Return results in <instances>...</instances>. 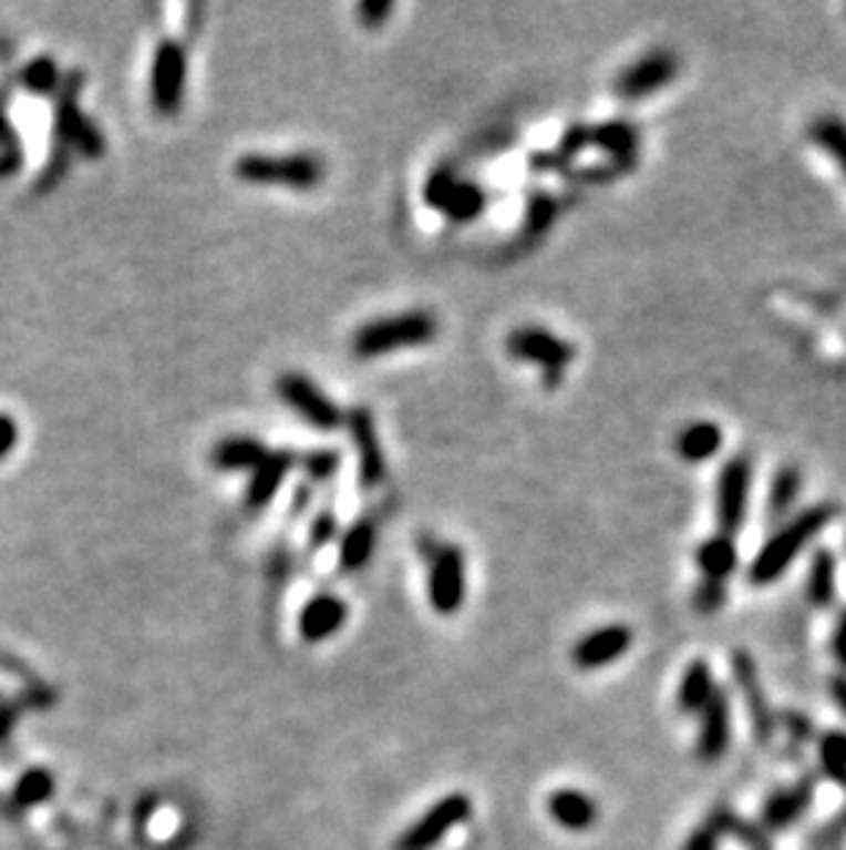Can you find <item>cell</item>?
<instances>
[{
  "mask_svg": "<svg viewBox=\"0 0 846 850\" xmlns=\"http://www.w3.org/2000/svg\"><path fill=\"white\" fill-rule=\"evenodd\" d=\"M836 504H816L799 512V515L794 518V521H788L783 529H777L751 562L747 581H751L753 586H767L781 578L788 570V564L805 551V545L836 518Z\"/></svg>",
  "mask_w": 846,
  "mask_h": 850,
  "instance_id": "cell-1",
  "label": "cell"
},
{
  "mask_svg": "<svg viewBox=\"0 0 846 850\" xmlns=\"http://www.w3.org/2000/svg\"><path fill=\"white\" fill-rule=\"evenodd\" d=\"M437 336V317L432 311H404L365 322L352 336V352L358 358L388 356L404 347H421Z\"/></svg>",
  "mask_w": 846,
  "mask_h": 850,
  "instance_id": "cell-2",
  "label": "cell"
},
{
  "mask_svg": "<svg viewBox=\"0 0 846 850\" xmlns=\"http://www.w3.org/2000/svg\"><path fill=\"white\" fill-rule=\"evenodd\" d=\"M324 160L308 152L297 155H243L234 163V176L248 185H276L291 191H313L324 180Z\"/></svg>",
  "mask_w": 846,
  "mask_h": 850,
  "instance_id": "cell-3",
  "label": "cell"
},
{
  "mask_svg": "<svg viewBox=\"0 0 846 850\" xmlns=\"http://www.w3.org/2000/svg\"><path fill=\"white\" fill-rule=\"evenodd\" d=\"M506 352L517 358V361L536 363L541 369V378H545L547 388H556L561 383L566 367L577 356V350L569 341L550 334L547 328H539V325H519V328H514L506 339Z\"/></svg>",
  "mask_w": 846,
  "mask_h": 850,
  "instance_id": "cell-4",
  "label": "cell"
},
{
  "mask_svg": "<svg viewBox=\"0 0 846 850\" xmlns=\"http://www.w3.org/2000/svg\"><path fill=\"white\" fill-rule=\"evenodd\" d=\"M423 198L432 209L443 213L454 224H467L487 209V193L476 182L456 180L448 165H437L423 185Z\"/></svg>",
  "mask_w": 846,
  "mask_h": 850,
  "instance_id": "cell-5",
  "label": "cell"
},
{
  "mask_svg": "<svg viewBox=\"0 0 846 850\" xmlns=\"http://www.w3.org/2000/svg\"><path fill=\"white\" fill-rule=\"evenodd\" d=\"M276 391L286 408L295 410L308 427L319 432H333L344 427V410L302 372H283L276 380Z\"/></svg>",
  "mask_w": 846,
  "mask_h": 850,
  "instance_id": "cell-6",
  "label": "cell"
},
{
  "mask_svg": "<svg viewBox=\"0 0 846 850\" xmlns=\"http://www.w3.org/2000/svg\"><path fill=\"white\" fill-rule=\"evenodd\" d=\"M473 815V801L465 792H451L426 809L407 831L396 840L393 850H434L456 826L467 823Z\"/></svg>",
  "mask_w": 846,
  "mask_h": 850,
  "instance_id": "cell-7",
  "label": "cell"
},
{
  "mask_svg": "<svg viewBox=\"0 0 846 850\" xmlns=\"http://www.w3.org/2000/svg\"><path fill=\"white\" fill-rule=\"evenodd\" d=\"M187 85V53L174 39H163L154 50L152 72H148V96L159 116H174L185 102Z\"/></svg>",
  "mask_w": 846,
  "mask_h": 850,
  "instance_id": "cell-8",
  "label": "cell"
},
{
  "mask_svg": "<svg viewBox=\"0 0 846 850\" xmlns=\"http://www.w3.org/2000/svg\"><path fill=\"white\" fill-rule=\"evenodd\" d=\"M59 94V111H55V133L64 141L66 150H74L78 155L89 160H100L105 155V139H102L100 127L91 122L89 116L80 113L78 94H80V75L74 72L61 83Z\"/></svg>",
  "mask_w": 846,
  "mask_h": 850,
  "instance_id": "cell-9",
  "label": "cell"
},
{
  "mask_svg": "<svg viewBox=\"0 0 846 850\" xmlns=\"http://www.w3.org/2000/svg\"><path fill=\"white\" fill-rule=\"evenodd\" d=\"M753 465L747 458H734L720 468L718 490H714V515H718V534L734 540L745 523L747 495H751Z\"/></svg>",
  "mask_w": 846,
  "mask_h": 850,
  "instance_id": "cell-10",
  "label": "cell"
},
{
  "mask_svg": "<svg viewBox=\"0 0 846 850\" xmlns=\"http://www.w3.org/2000/svg\"><path fill=\"white\" fill-rule=\"evenodd\" d=\"M429 603L440 617H451L465 603V553L456 545H437L429 556Z\"/></svg>",
  "mask_w": 846,
  "mask_h": 850,
  "instance_id": "cell-11",
  "label": "cell"
},
{
  "mask_svg": "<svg viewBox=\"0 0 846 850\" xmlns=\"http://www.w3.org/2000/svg\"><path fill=\"white\" fill-rule=\"evenodd\" d=\"M731 675H734L736 692L742 696V705H745L747 718H751L753 735L762 746H767L773 740V735L777 733V718L773 705H770L767 694H764L762 677H759L756 660L751 658L747 653L736 649L731 655Z\"/></svg>",
  "mask_w": 846,
  "mask_h": 850,
  "instance_id": "cell-12",
  "label": "cell"
},
{
  "mask_svg": "<svg viewBox=\"0 0 846 850\" xmlns=\"http://www.w3.org/2000/svg\"><path fill=\"white\" fill-rule=\"evenodd\" d=\"M677 72L679 59L671 50H651V53H646L643 59L634 61V64L627 66V70L613 80V94L627 102L646 100V96L666 89V85L677 78Z\"/></svg>",
  "mask_w": 846,
  "mask_h": 850,
  "instance_id": "cell-13",
  "label": "cell"
},
{
  "mask_svg": "<svg viewBox=\"0 0 846 850\" xmlns=\"http://www.w3.org/2000/svg\"><path fill=\"white\" fill-rule=\"evenodd\" d=\"M632 647V627L625 622L602 625L588 631L586 636L577 638L571 647V664L582 672H597L605 666H613L616 660L625 658Z\"/></svg>",
  "mask_w": 846,
  "mask_h": 850,
  "instance_id": "cell-14",
  "label": "cell"
},
{
  "mask_svg": "<svg viewBox=\"0 0 846 850\" xmlns=\"http://www.w3.org/2000/svg\"><path fill=\"white\" fill-rule=\"evenodd\" d=\"M814 798L816 774H805L803 779L792 781V785L777 787L762 803V829L767 834L792 829L794 823H799L808 815V809L814 807Z\"/></svg>",
  "mask_w": 846,
  "mask_h": 850,
  "instance_id": "cell-15",
  "label": "cell"
},
{
  "mask_svg": "<svg viewBox=\"0 0 846 850\" xmlns=\"http://www.w3.org/2000/svg\"><path fill=\"white\" fill-rule=\"evenodd\" d=\"M344 427L350 430L354 449H358L360 484L365 490L380 488L382 479H385V454H382L380 438H376L374 416L365 408H354L344 413Z\"/></svg>",
  "mask_w": 846,
  "mask_h": 850,
  "instance_id": "cell-16",
  "label": "cell"
},
{
  "mask_svg": "<svg viewBox=\"0 0 846 850\" xmlns=\"http://www.w3.org/2000/svg\"><path fill=\"white\" fill-rule=\"evenodd\" d=\"M731 744V699L723 688L712 694L704 710L699 713V735H695V755L701 762H718Z\"/></svg>",
  "mask_w": 846,
  "mask_h": 850,
  "instance_id": "cell-17",
  "label": "cell"
},
{
  "mask_svg": "<svg viewBox=\"0 0 846 850\" xmlns=\"http://www.w3.org/2000/svg\"><path fill=\"white\" fill-rule=\"evenodd\" d=\"M295 465L297 458L289 449H270L267 458L250 471V484L248 490H245V506L256 512L270 504L278 495V490H281L283 479L289 477V471Z\"/></svg>",
  "mask_w": 846,
  "mask_h": 850,
  "instance_id": "cell-18",
  "label": "cell"
},
{
  "mask_svg": "<svg viewBox=\"0 0 846 850\" xmlns=\"http://www.w3.org/2000/svg\"><path fill=\"white\" fill-rule=\"evenodd\" d=\"M347 617H350V608L341 597L330 595V592H322V595L311 597V601L302 606L300 612V636L306 638L308 644H319L324 638L336 636V633L344 627Z\"/></svg>",
  "mask_w": 846,
  "mask_h": 850,
  "instance_id": "cell-19",
  "label": "cell"
},
{
  "mask_svg": "<svg viewBox=\"0 0 846 850\" xmlns=\"http://www.w3.org/2000/svg\"><path fill=\"white\" fill-rule=\"evenodd\" d=\"M547 815L566 831H588L599 820V803L577 787H561L547 796Z\"/></svg>",
  "mask_w": 846,
  "mask_h": 850,
  "instance_id": "cell-20",
  "label": "cell"
},
{
  "mask_svg": "<svg viewBox=\"0 0 846 850\" xmlns=\"http://www.w3.org/2000/svg\"><path fill=\"white\" fill-rule=\"evenodd\" d=\"M270 449L254 436H228L215 443L209 454V463L215 471L237 473V471H254L261 460L267 458Z\"/></svg>",
  "mask_w": 846,
  "mask_h": 850,
  "instance_id": "cell-21",
  "label": "cell"
},
{
  "mask_svg": "<svg viewBox=\"0 0 846 850\" xmlns=\"http://www.w3.org/2000/svg\"><path fill=\"white\" fill-rule=\"evenodd\" d=\"M718 692V683H714L712 666L704 658H695L688 669L682 672L677 686V710L682 716H699L704 710V705L712 699V694Z\"/></svg>",
  "mask_w": 846,
  "mask_h": 850,
  "instance_id": "cell-22",
  "label": "cell"
},
{
  "mask_svg": "<svg viewBox=\"0 0 846 850\" xmlns=\"http://www.w3.org/2000/svg\"><path fill=\"white\" fill-rule=\"evenodd\" d=\"M588 144H597L599 150H605L613 160V165L619 171L632 168L638 163V130L630 122H605L599 127L591 130V141Z\"/></svg>",
  "mask_w": 846,
  "mask_h": 850,
  "instance_id": "cell-23",
  "label": "cell"
},
{
  "mask_svg": "<svg viewBox=\"0 0 846 850\" xmlns=\"http://www.w3.org/2000/svg\"><path fill=\"white\" fill-rule=\"evenodd\" d=\"M695 564L701 570V581H712V584H729L734 575L736 564H740V553H736V542L723 534L704 540L695 551Z\"/></svg>",
  "mask_w": 846,
  "mask_h": 850,
  "instance_id": "cell-24",
  "label": "cell"
},
{
  "mask_svg": "<svg viewBox=\"0 0 846 850\" xmlns=\"http://www.w3.org/2000/svg\"><path fill=\"white\" fill-rule=\"evenodd\" d=\"M723 447V430L712 421H695L677 436V452L684 463H704L712 460Z\"/></svg>",
  "mask_w": 846,
  "mask_h": 850,
  "instance_id": "cell-25",
  "label": "cell"
},
{
  "mask_svg": "<svg viewBox=\"0 0 846 850\" xmlns=\"http://www.w3.org/2000/svg\"><path fill=\"white\" fill-rule=\"evenodd\" d=\"M374 542H376V523L371 518H360L354 521L350 529L341 537V551H339V562L347 573H358L360 567H365L374 553Z\"/></svg>",
  "mask_w": 846,
  "mask_h": 850,
  "instance_id": "cell-26",
  "label": "cell"
},
{
  "mask_svg": "<svg viewBox=\"0 0 846 850\" xmlns=\"http://www.w3.org/2000/svg\"><path fill=\"white\" fill-rule=\"evenodd\" d=\"M811 606L827 608L836 601V556L827 547H819L811 559L808 578H805Z\"/></svg>",
  "mask_w": 846,
  "mask_h": 850,
  "instance_id": "cell-27",
  "label": "cell"
},
{
  "mask_svg": "<svg viewBox=\"0 0 846 850\" xmlns=\"http://www.w3.org/2000/svg\"><path fill=\"white\" fill-rule=\"evenodd\" d=\"M736 812L731 807H714L712 812L690 831L688 840L682 842L679 850H720V842L731 834Z\"/></svg>",
  "mask_w": 846,
  "mask_h": 850,
  "instance_id": "cell-28",
  "label": "cell"
},
{
  "mask_svg": "<svg viewBox=\"0 0 846 850\" xmlns=\"http://www.w3.org/2000/svg\"><path fill=\"white\" fill-rule=\"evenodd\" d=\"M588 141H591V127L575 124V127H569L561 135V141H558L556 150L536 152V155L530 157V165H534L536 171H564L566 165L571 163V160H575L582 150H586Z\"/></svg>",
  "mask_w": 846,
  "mask_h": 850,
  "instance_id": "cell-29",
  "label": "cell"
},
{
  "mask_svg": "<svg viewBox=\"0 0 846 850\" xmlns=\"http://www.w3.org/2000/svg\"><path fill=\"white\" fill-rule=\"evenodd\" d=\"M799 488H803V473L797 465L777 468L775 477L770 479L767 493V518L770 521H781L799 499Z\"/></svg>",
  "mask_w": 846,
  "mask_h": 850,
  "instance_id": "cell-30",
  "label": "cell"
},
{
  "mask_svg": "<svg viewBox=\"0 0 846 850\" xmlns=\"http://www.w3.org/2000/svg\"><path fill=\"white\" fill-rule=\"evenodd\" d=\"M816 757H819V774L827 776L833 785L846 790V733L830 729L816 738Z\"/></svg>",
  "mask_w": 846,
  "mask_h": 850,
  "instance_id": "cell-31",
  "label": "cell"
},
{
  "mask_svg": "<svg viewBox=\"0 0 846 850\" xmlns=\"http://www.w3.org/2000/svg\"><path fill=\"white\" fill-rule=\"evenodd\" d=\"M808 139L836 160L838 168H842L846 176V122L844 119L833 116V113H825V116L814 119L808 127Z\"/></svg>",
  "mask_w": 846,
  "mask_h": 850,
  "instance_id": "cell-32",
  "label": "cell"
},
{
  "mask_svg": "<svg viewBox=\"0 0 846 850\" xmlns=\"http://www.w3.org/2000/svg\"><path fill=\"white\" fill-rule=\"evenodd\" d=\"M558 209H561V202L558 196L545 191H536L534 196L528 198L525 204V221H523V237L525 239H536L541 234H547L553 229L558 218Z\"/></svg>",
  "mask_w": 846,
  "mask_h": 850,
  "instance_id": "cell-33",
  "label": "cell"
},
{
  "mask_svg": "<svg viewBox=\"0 0 846 850\" xmlns=\"http://www.w3.org/2000/svg\"><path fill=\"white\" fill-rule=\"evenodd\" d=\"M55 790V779L48 768H31L17 779L14 785V807L17 809H31L39 803L50 801Z\"/></svg>",
  "mask_w": 846,
  "mask_h": 850,
  "instance_id": "cell-34",
  "label": "cell"
},
{
  "mask_svg": "<svg viewBox=\"0 0 846 850\" xmlns=\"http://www.w3.org/2000/svg\"><path fill=\"white\" fill-rule=\"evenodd\" d=\"M22 85H25L31 94H53V91L61 89V75H59V66H55V61L50 59V55H39V59H33L31 64L22 70Z\"/></svg>",
  "mask_w": 846,
  "mask_h": 850,
  "instance_id": "cell-35",
  "label": "cell"
},
{
  "mask_svg": "<svg viewBox=\"0 0 846 850\" xmlns=\"http://www.w3.org/2000/svg\"><path fill=\"white\" fill-rule=\"evenodd\" d=\"M846 842V803L830 820L805 837V850H842Z\"/></svg>",
  "mask_w": 846,
  "mask_h": 850,
  "instance_id": "cell-36",
  "label": "cell"
},
{
  "mask_svg": "<svg viewBox=\"0 0 846 850\" xmlns=\"http://www.w3.org/2000/svg\"><path fill=\"white\" fill-rule=\"evenodd\" d=\"M297 465L302 468V473H306L311 482H328V479H333L336 473H339L341 452H336V449H313V452L302 454V458L297 460Z\"/></svg>",
  "mask_w": 846,
  "mask_h": 850,
  "instance_id": "cell-37",
  "label": "cell"
},
{
  "mask_svg": "<svg viewBox=\"0 0 846 850\" xmlns=\"http://www.w3.org/2000/svg\"><path fill=\"white\" fill-rule=\"evenodd\" d=\"M775 718H777V729H783L794 746H805V744H811V740H816V729L805 713L781 710V713H775Z\"/></svg>",
  "mask_w": 846,
  "mask_h": 850,
  "instance_id": "cell-38",
  "label": "cell"
},
{
  "mask_svg": "<svg viewBox=\"0 0 846 850\" xmlns=\"http://www.w3.org/2000/svg\"><path fill=\"white\" fill-rule=\"evenodd\" d=\"M736 842H740L745 850H775L773 846V837L767 834V831L762 829V826L756 823H747V820H742L740 815H736L734 826H731V834Z\"/></svg>",
  "mask_w": 846,
  "mask_h": 850,
  "instance_id": "cell-39",
  "label": "cell"
},
{
  "mask_svg": "<svg viewBox=\"0 0 846 850\" xmlns=\"http://www.w3.org/2000/svg\"><path fill=\"white\" fill-rule=\"evenodd\" d=\"M725 597H729V590H725V584L701 581V584L695 586L693 603L701 614H714L725 606Z\"/></svg>",
  "mask_w": 846,
  "mask_h": 850,
  "instance_id": "cell-40",
  "label": "cell"
},
{
  "mask_svg": "<svg viewBox=\"0 0 846 850\" xmlns=\"http://www.w3.org/2000/svg\"><path fill=\"white\" fill-rule=\"evenodd\" d=\"M336 532H339V521H336L333 512H319L311 523V534H308V542L311 547H324L328 542H333Z\"/></svg>",
  "mask_w": 846,
  "mask_h": 850,
  "instance_id": "cell-41",
  "label": "cell"
},
{
  "mask_svg": "<svg viewBox=\"0 0 846 850\" xmlns=\"http://www.w3.org/2000/svg\"><path fill=\"white\" fill-rule=\"evenodd\" d=\"M391 11H393V3H388V0H365V3L358 6V17L369 28H380L382 22L388 20Z\"/></svg>",
  "mask_w": 846,
  "mask_h": 850,
  "instance_id": "cell-42",
  "label": "cell"
},
{
  "mask_svg": "<svg viewBox=\"0 0 846 850\" xmlns=\"http://www.w3.org/2000/svg\"><path fill=\"white\" fill-rule=\"evenodd\" d=\"M17 438H20V430H17L14 419L9 413H0V458L11 454V449L17 447Z\"/></svg>",
  "mask_w": 846,
  "mask_h": 850,
  "instance_id": "cell-43",
  "label": "cell"
},
{
  "mask_svg": "<svg viewBox=\"0 0 846 850\" xmlns=\"http://www.w3.org/2000/svg\"><path fill=\"white\" fill-rule=\"evenodd\" d=\"M17 716H20V707H17L11 699H6V696H0V744H3V740L11 735V729H14L17 724Z\"/></svg>",
  "mask_w": 846,
  "mask_h": 850,
  "instance_id": "cell-44",
  "label": "cell"
},
{
  "mask_svg": "<svg viewBox=\"0 0 846 850\" xmlns=\"http://www.w3.org/2000/svg\"><path fill=\"white\" fill-rule=\"evenodd\" d=\"M830 649H833V658H836L842 666H846V612L836 622V631H833Z\"/></svg>",
  "mask_w": 846,
  "mask_h": 850,
  "instance_id": "cell-45",
  "label": "cell"
},
{
  "mask_svg": "<svg viewBox=\"0 0 846 850\" xmlns=\"http://www.w3.org/2000/svg\"><path fill=\"white\" fill-rule=\"evenodd\" d=\"M830 696H833V701H836L838 710H842L844 718H846V677H833Z\"/></svg>",
  "mask_w": 846,
  "mask_h": 850,
  "instance_id": "cell-46",
  "label": "cell"
},
{
  "mask_svg": "<svg viewBox=\"0 0 846 850\" xmlns=\"http://www.w3.org/2000/svg\"><path fill=\"white\" fill-rule=\"evenodd\" d=\"M28 699H31L37 707H50V701H53V694H50L44 686H37L31 694H28Z\"/></svg>",
  "mask_w": 846,
  "mask_h": 850,
  "instance_id": "cell-47",
  "label": "cell"
}]
</instances>
